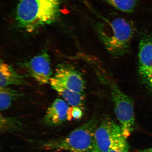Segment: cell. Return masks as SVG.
I'll list each match as a JSON object with an SVG mask.
<instances>
[{"label": "cell", "mask_w": 152, "mask_h": 152, "mask_svg": "<svg viewBox=\"0 0 152 152\" xmlns=\"http://www.w3.org/2000/svg\"><path fill=\"white\" fill-rule=\"evenodd\" d=\"M94 26L99 39L112 56H121L128 52L135 32L132 23L124 18L104 19Z\"/></svg>", "instance_id": "cell-1"}, {"label": "cell", "mask_w": 152, "mask_h": 152, "mask_svg": "<svg viewBox=\"0 0 152 152\" xmlns=\"http://www.w3.org/2000/svg\"><path fill=\"white\" fill-rule=\"evenodd\" d=\"M60 0H20L16 18L20 26L28 30L51 24L59 14Z\"/></svg>", "instance_id": "cell-2"}, {"label": "cell", "mask_w": 152, "mask_h": 152, "mask_svg": "<svg viewBox=\"0 0 152 152\" xmlns=\"http://www.w3.org/2000/svg\"><path fill=\"white\" fill-rule=\"evenodd\" d=\"M97 128V121L91 119L67 136L41 142L40 147L54 151L92 152L94 147L95 132Z\"/></svg>", "instance_id": "cell-3"}, {"label": "cell", "mask_w": 152, "mask_h": 152, "mask_svg": "<svg viewBox=\"0 0 152 152\" xmlns=\"http://www.w3.org/2000/svg\"><path fill=\"white\" fill-rule=\"evenodd\" d=\"M104 77V78H102V80L110 87L115 115L121 124L123 135L126 139L134 131L135 126L132 100L130 96L121 91L111 79Z\"/></svg>", "instance_id": "cell-4"}, {"label": "cell", "mask_w": 152, "mask_h": 152, "mask_svg": "<svg viewBox=\"0 0 152 152\" xmlns=\"http://www.w3.org/2000/svg\"><path fill=\"white\" fill-rule=\"evenodd\" d=\"M129 148L121 126L114 121H104L96 129L92 152H106L111 150L129 151Z\"/></svg>", "instance_id": "cell-5"}, {"label": "cell", "mask_w": 152, "mask_h": 152, "mask_svg": "<svg viewBox=\"0 0 152 152\" xmlns=\"http://www.w3.org/2000/svg\"><path fill=\"white\" fill-rule=\"evenodd\" d=\"M138 71L142 82L152 93V35L141 34L138 53Z\"/></svg>", "instance_id": "cell-6"}, {"label": "cell", "mask_w": 152, "mask_h": 152, "mask_svg": "<svg viewBox=\"0 0 152 152\" xmlns=\"http://www.w3.org/2000/svg\"><path fill=\"white\" fill-rule=\"evenodd\" d=\"M20 65L40 85L49 83L52 77L53 70L51 67L50 56L48 53L43 52L37 56L20 63Z\"/></svg>", "instance_id": "cell-7"}, {"label": "cell", "mask_w": 152, "mask_h": 152, "mask_svg": "<svg viewBox=\"0 0 152 152\" xmlns=\"http://www.w3.org/2000/svg\"><path fill=\"white\" fill-rule=\"evenodd\" d=\"M55 78L71 90L84 94L85 82L80 72L69 64L57 65L54 76Z\"/></svg>", "instance_id": "cell-8"}, {"label": "cell", "mask_w": 152, "mask_h": 152, "mask_svg": "<svg viewBox=\"0 0 152 152\" xmlns=\"http://www.w3.org/2000/svg\"><path fill=\"white\" fill-rule=\"evenodd\" d=\"M69 104L66 101L56 99L48 108L42 121L47 126H59L67 120Z\"/></svg>", "instance_id": "cell-9"}, {"label": "cell", "mask_w": 152, "mask_h": 152, "mask_svg": "<svg viewBox=\"0 0 152 152\" xmlns=\"http://www.w3.org/2000/svg\"><path fill=\"white\" fill-rule=\"evenodd\" d=\"M49 83L53 90L62 97L72 107L83 109L85 100L84 94L70 90L53 77L51 78Z\"/></svg>", "instance_id": "cell-10"}, {"label": "cell", "mask_w": 152, "mask_h": 152, "mask_svg": "<svg viewBox=\"0 0 152 152\" xmlns=\"http://www.w3.org/2000/svg\"><path fill=\"white\" fill-rule=\"evenodd\" d=\"M15 71L12 66L4 62H0V87L11 85H23L26 84L25 77Z\"/></svg>", "instance_id": "cell-11"}, {"label": "cell", "mask_w": 152, "mask_h": 152, "mask_svg": "<svg viewBox=\"0 0 152 152\" xmlns=\"http://www.w3.org/2000/svg\"><path fill=\"white\" fill-rule=\"evenodd\" d=\"M22 94L18 91L9 87H1L0 88V109L1 111L8 109L12 102L21 96Z\"/></svg>", "instance_id": "cell-12"}, {"label": "cell", "mask_w": 152, "mask_h": 152, "mask_svg": "<svg viewBox=\"0 0 152 152\" xmlns=\"http://www.w3.org/2000/svg\"><path fill=\"white\" fill-rule=\"evenodd\" d=\"M107 4L119 11L126 13L134 12L139 0H103Z\"/></svg>", "instance_id": "cell-13"}, {"label": "cell", "mask_w": 152, "mask_h": 152, "mask_svg": "<svg viewBox=\"0 0 152 152\" xmlns=\"http://www.w3.org/2000/svg\"><path fill=\"white\" fill-rule=\"evenodd\" d=\"M0 117L1 132H12L22 128V124L15 118L4 117L1 114Z\"/></svg>", "instance_id": "cell-14"}, {"label": "cell", "mask_w": 152, "mask_h": 152, "mask_svg": "<svg viewBox=\"0 0 152 152\" xmlns=\"http://www.w3.org/2000/svg\"><path fill=\"white\" fill-rule=\"evenodd\" d=\"M72 115L74 119H79L81 118L83 115V112L82 109L78 107H73Z\"/></svg>", "instance_id": "cell-15"}, {"label": "cell", "mask_w": 152, "mask_h": 152, "mask_svg": "<svg viewBox=\"0 0 152 152\" xmlns=\"http://www.w3.org/2000/svg\"><path fill=\"white\" fill-rule=\"evenodd\" d=\"M137 152H152V148H149V149L140 150Z\"/></svg>", "instance_id": "cell-16"}, {"label": "cell", "mask_w": 152, "mask_h": 152, "mask_svg": "<svg viewBox=\"0 0 152 152\" xmlns=\"http://www.w3.org/2000/svg\"><path fill=\"white\" fill-rule=\"evenodd\" d=\"M106 152H129V151H118L115 150H111Z\"/></svg>", "instance_id": "cell-17"}]
</instances>
